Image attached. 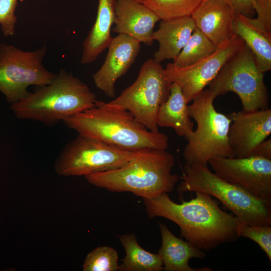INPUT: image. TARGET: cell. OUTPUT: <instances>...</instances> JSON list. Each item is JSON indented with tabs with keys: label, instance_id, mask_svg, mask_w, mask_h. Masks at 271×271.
Returning a JSON list of instances; mask_svg holds the SVG:
<instances>
[{
	"label": "cell",
	"instance_id": "cell-5",
	"mask_svg": "<svg viewBox=\"0 0 271 271\" xmlns=\"http://www.w3.org/2000/svg\"><path fill=\"white\" fill-rule=\"evenodd\" d=\"M179 179L182 181L177 191L180 195L188 192L205 193L216 198L241 223L271 226V202L259 199L244 188L226 182L208 167L185 162Z\"/></svg>",
	"mask_w": 271,
	"mask_h": 271
},
{
	"label": "cell",
	"instance_id": "cell-1",
	"mask_svg": "<svg viewBox=\"0 0 271 271\" xmlns=\"http://www.w3.org/2000/svg\"><path fill=\"white\" fill-rule=\"evenodd\" d=\"M195 193L194 198L180 204L172 201L166 193L143 199L146 212L150 218L162 217L176 223L181 237L204 251L237 240V217L222 210L220 202L211 195Z\"/></svg>",
	"mask_w": 271,
	"mask_h": 271
},
{
	"label": "cell",
	"instance_id": "cell-30",
	"mask_svg": "<svg viewBox=\"0 0 271 271\" xmlns=\"http://www.w3.org/2000/svg\"><path fill=\"white\" fill-rule=\"evenodd\" d=\"M252 156L271 160V140H265L260 143Z\"/></svg>",
	"mask_w": 271,
	"mask_h": 271
},
{
	"label": "cell",
	"instance_id": "cell-19",
	"mask_svg": "<svg viewBox=\"0 0 271 271\" xmlns=\"http://www.w3.org/2000/svg\"><path fill=\"white\" fill-rule=\"evenodd\" d=\"M116 0H98L95 21L83 41L80 62L86 65L95 61L110 43L114 24Z\"/></svg>",
	"mask_w": 271,
	"mask_h": 271
},
{
	"label": "cell",
	"instance_id": "cell-31",
	"mask_svg": "<svg viewBox=\"0 0 271 271\" xmlns=\"http://www.w3.org/2000/svg\"><path fill=\"white\" fill-rule=\"evenodd\" d=\"M20 2H23L24 0H19Z\"/></svg>",
	"mask_w": 271,
	"mask_h": 271
},
{
	"label": "cell",
	"instance_id": "cell-16",
	"mask_svg": "<svg viewBox=\"0 0 271 271\" xmlns=\"http://www.w3.org/2000/svg\"><path fill=\"white\" fill-rule=\"evenodd\" d=\"M236 11L228 0H207L191 16L196 28L218 47L235 34Z\"/></svg>",
	"mask_w": 271,
	"mask_h": 271
},
{
	"label": "cell",
	"instance_id": "cell-23",
	"mask_svg": "<svg viewBox=\"0 0 271 271\" xmlns=\"http://www.w3.org/2000/svg\"><path fill=\"white\" fill-rule=\"evenodd\" d=\"M218 46L196 28L172 64L178 68L189 66L210 56Z\"/></svg>",
	"mask_w": 271,
	"mask_h": 271
},
{
	"label": "cell",
	"instance_id": "cell-27",
	"mask_svg": "<svg viewBox=\"0 0 271 271\" xmlns=\"http://www.w3.org/2000/svg\"><path fill=\"white\" fill-rule=\"evenodd\" d=\"M18 0H0V25L5 37L15 34Z\"/></svg>",
	"mask_w": 271,
	"mask_h": 271
},
{
	"label": "cell",
	"instance_id": "cell-18",
	"mask_svg": "<svg viewBox=\"0 0 271 271\" xmlns=\"http://www.w3.org/2000/svg\"><path fill=\"white\" fill-rule=\"evenodd\" d=\"M162 236V246L158 251L166 271H212L209 267L194 268L190 266L192 258L202 259L206 255L187 241L175 236L166 224L159 223Z\"/></svg>",
	"mask_w": 271,
	"mask_h": 271
},
{
	"label": "cell",
	"instance_id": "cell-14",
	"mask_svg": "<svg viewBox=\"0 0 271 271\" xmlns=\"http://www.w3.org/2000/svg\"><path fill=\"white\" fill-rule=\"evenodd\" d=\"M100 68L93 75L96 87L107 96H115V84L134 62L140 51V43L123 34L113 38Z\"/></svg>",
	"mask_w": 271,
	"mask_h": 271
},
{
	"label": "cell",
	"instance_id": "cell-3",
	"mask_svg": "<svg viewBox=\"0 0 271 271\" xmlns=\"http://www.w3.org/2000/svg\"><path fill=\"white\" fill-rule=\"evenodd\" d=\"M64 123L79 134L119 149L136 151L151 148L166 150L167 135L149 130L127 110L109 107L104 101L65 119Z\"/></svg>",
	"mask_w": 271,
	"mask_h": 271
},
{
	"label": "cell",
	"instance_id": "cell-24",
	"mask_svg": "<svg viewBox=\"0 0 271 271\" xmlns=\"http://www.w3.org/2000/svg\"><path fill=\"white\" fill-rule=\"evenodd\" d=\"M154 12L160 20L191 17L207 0H137Z\"/></svg>",
	"mask_w": 271,
	"mask_h": 271
},
{
	"label": "cell",
	"instance_id": "cell-11",
	"mask_svg": "<svg viewBox=\"0 0 271 271\" xmlns=\"http://www.w3.org/2000/svg\"><path fill=\"white\" fill-rule=\"evenodd\" d=\"M244 44L243 40L235 34L213 54L194 64L178 68L168 63L165 69L166 78L170 84L175 82L180 85L189 103L202 93Z\"/></svg>",
	"mask_w": 271,
	"mask_h": 271
},
{
	"label": "cell",
	"instance_id": "cell-8",
	"mask_svg": "<svg viewBox=\"0 0 271 271\" xmlns=\"http://www.w3.org/2000/svg\"><path fill=\"white\" fill-rule=\"evenodd\" d=\"M264 74L244 44L209 84L208 89L215 98L229 92L235 93L241 101L242 110L266 109L268 94Z\"/></svg>",
	"mask_w": 271,
	"mask_h": 271
},
{
	"label": "cell",
	"instance_id": "cell-6",
	"mask_svg": "<svg viewBox=\"0 0 271 271\" xmlns=\"http://www.w3.org/2000/svg\"><path fill=\"white\" fill-rule=\"evenodd\" d=\"M214 98L208 88L188 105L189 115L197 123V128L186 137L183 151L185 162L208 167V161L216 157L234 158L228 143V133L232 120L217 111Z\"/></svg>",
	"mask_w": 271,
	"mask_h": 271
},
{
	"label": "cell",
	"instance_id": "cell-15",
	"mask_svg": "<svg viewBox=\"0 0 271 271\" xmlns=\"http://www.w3.org/2000/svg\"><path fill=\"white\" fill-rule=\"evenodd\" d=\"M160 20L154 12L137 0H116L112 31L150 46L154 41L155 25Z\"/></svg>",
	"mask_w": 271,
	"mask_h": 271
},
{
	"label": "cell",
	"instance_id": "cell-29",
	"mask_svg": "<svg viewBox=\"0 0 271 271\" xmlns=\"http://www.w3.org/2000/svg\"><path fill=\"white\" fill-rule=\"evenodd\" d=\"M235 11L251 18L255 13V0H228Z\"/></svg>",
	"mask_w": 271,
	"mask_h": 271
},
{
	"label": "cell",
	"instance_id": "cell-13",
	"mask_svg": "<svg viewBox=\"0 0 271 271\" xmlns=\"http://www.w3.org/2000/svg\"><path fill=\"white\" fill-rule=\"evenodd\" d=\"M228 139L235 158L251 156L257 146L271 133V109L232 112Z\"/></svg>",
	"mask_w": 271,
	"mask_h": 271
},
{
	"label": "cell",
	"instance_id": "cell-10",
	"mask_svg": "<svg viewBox=\"0 0 271 271\" xmlns=\"http://www.w3.org/2000/svg\"><path fill=\"white\" fill-rule=\"evenodd\" d=\"M134 153L78 134L56 159L55 170L60 176H85L118 168L126 163Z\"/></svg>",
	"mask_w": 271,
	"mask_h": 271
},
{
	"label": "cell",
	"instance_id": "cell-9",
	"mask_svg": "<svg viewBox=\"0 0 271 271\" xmlns=\"http://www.w3.org/2000/svg\"><path fill=\"white\" fill-rule=\"evenodd\" d=\"M45 45L33 51H24L12 45L0 43V91L8 102L14 103L28 96L31 85L50 84L57 74L44 67Z\"/></svg>",
	"mask_w": 271,
	"mask_h": 271
},
{
	"label": "cell",
	"instance_id": "cell-20",
	"mask_svg": "<svg viewBox=\"0 0 271 271\" xmlns=\"http://www.w3.org/2000/svg\"><path fill=\"white\" fill-rule=\"evenodd\" d=\"M234 34L240 37L253 54L260 71L271 70V32L259 25L254 19L236 11Z\"/></svg>",
	"mask_w": 271,
	"mask_h": 271
},
{
	"label": "cell",
	"instance_id": "cell-26",
	"mask_svg": "<svg viewBox=\"0 0 271 271\" xmlns=\"http://www.w3.org/2000/svg\"><path fill=\"white\" fill-rule=\"evenodd\" d=\"M238 237H244L255 242L271 261V226L249 225L239 221L236 227Z\"/></svg>",
	"mask_w": 271,
	"mask_h": 271
},
{
	"label": "cell",
	"instance_id": "cell-17",
	"mask_svg": "<svg viewBox=\"0 0 271 271\" xmlns=\"http://www.w3.org/2000/svg\"><path fill=\"white\" fill-rule=\"evenodd\" d=\"M195 28L191 17L161 20L158 29L153 34V40L159 44L158 49L153 55L154 60L158 63L167 59L174 60Z\"/></svg>",
	"mask_w": 271,
	"mask_h": 271
},
{
	"label": "cell",
	"instance_id": "cell-25",
	"mask_svg": "<svg viewBox=\"0 0 271 271\" xmlns=\"http://www.w3.org/2000/svg\"><path fill=\"white\" fill-rule=\"evenodd\" d=\"M118 265L117 251L111 247L101 246L87 255L83 264V270L116 271Z\"/></svg>",
	"mask_w": 271,
	"mask_h": 271
},
{
	"label": "cell",
	"instance_id": "cell-7",
	"mask_svg": "<svg viewBox=\"0 0 271 271\" xmlns=\"http://www.w3.org/2000/svg\"><path fill=\"white\" fill-rule=\"evenodd\" d=\"M170 84L161 63L150 58L142 65L136 81L118 97L104 103L128 111L149 130L159 132L157 115L170 95Z\"/></svg>",
	"mask_w": 271,
	"mask_h": 271
},
{
	"label": "cell",
	"instance_id": "cell-22",
	"mask_svg": "<svg viewBox=\"0 0 271 271\" xmlns=\"http://www.w3.org/2000/svg\"><path fill=\"white\" fill-rule=\"evenodd\" d=\"M119 241L125 251V256L118 265L119 271H161L163 263L159 255L150 252L138 243L134 234L119 236Z\"/></svg>",
	"mask_w": 271,
	"mask_h": 271
},
{
	"label": "cell",
	"instance_id": "cell-21",
	"mask_svg": "<svg viewBox=\"0 0 271 271\" xmlns=\"http://www.w3.org/2000/svg\"><path fill=\"white\" fill-rule=\"evenodd\" d=\"M170 95L160 106L157 118L158 126L173 128L179 136L185 138L193 131L187 102L180 85L173 82L170 86Z\"/></svg>",
	"mask_w": 271,
	"mask_h": 271
},
{
	"label": "cell",
	"instance_id": "cell-2",
	"mask_svg": "<svg viewBox=\"0 0 271 271\" xmlns=\"http://www.w3.org/2000/svg\"><path fill=\"white\" fill-rule=\"evenodd\" d=\"M174 156L166 150L151 148L134 151L124 165L85 176L91 184L112 192H128L143 199L172 192L179 176L171 173Z\"/></svg>",
	"mask_w": 271,
	"mask_h": 271
},
{
	"label": "cell",
	"instance_id": "cell-12",
	"mask_svg": "<svg viewBox=\"0 0 271 271\" xmlns=\"http://www.w3.org/2000/svg\"><path fill=\"white\" fill-rule=\"evenodd\" d=\"M208 164L221 179L244 188L259 199L271 202V160L252 156L216 157Z\"/></svg>",
	"mask_w": 271,
	"mask_h": 271
},
{
	"label": "cell",
	"instance_id": "cell-4",
	"mask_svg": "<svg viewBox=\"0 0 271 271\" xmlns=\"http://www.w3.org/2000/svg\"><path fill=\"white\" fill-rule=\"evenodd\" d=\"M96 95L71 73L61 69L49 84L13 103L17 117L54 124L93 107Z\"/></svg>",
	"mask_w": 271,
	"mask_h": 271
},
{
	"label": "cell",
	"instance_id": "cell-28",
	"mask_svg": "<svg viewBox=\"0 0 271 271\" xmlns=\"http://www.w3.org/2000/svg\"><path fill=\"white\" fill-rule=\"evenodd\" d=\"M255 12L257 15L255 22L271 32V0H255Z\"/></svg>",
	"mask_w": 271,
	"mask_h": 271
}]
</instances>
